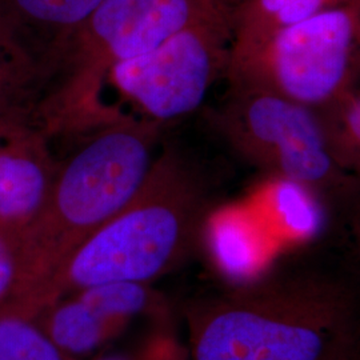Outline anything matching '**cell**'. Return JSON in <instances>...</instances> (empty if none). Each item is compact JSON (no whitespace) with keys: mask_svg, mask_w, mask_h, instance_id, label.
<instances>
[{"mask_svg":"<svg viewBox=\"0 0 360 360\" xmlns=\"http://www.w3.org/2000/svg\"><path fill=\"white\" fill-rule=\"evenodd\" d=\"M318 112L342 167L360 174V91H349L340 101Z\"/></svg>","mask_w":360,"mask_h":360,"instance_id":"14","label":"cell"},{"mask_svg":"<svg viewBox=\"0 0 360 360\" xmlns=\"http://www.w3.org/2000/svg\"><path fill=\"white\" fill-rule=\"evenodd\" d=\"M99 360H126V359H123V358H115V356H114V358H104V359H99Z\"/></svg>","mask_w":360,"mask_h":360,"instance_id":"20","label":"cell"},{"mask_svg":"<svg viewBox=\"0 0 360 360\" xmlns=\"http://www.w3.org/2000/svg\"><path fill=\"white\" fill-rule=\"evenodd\" d=\"M162 124L116 114L91 129L59 163L51 191L32 224V243L47 260L65 262L141 191L158 158Z\"/></svg>","mask_w":360,"mask_h":360,"instance_id":"3","label":"cell"},{"mask_svg":"<svg viewBox=\"0 0 360 360\" xmlns=\"http://www.w3.org/2000/svg\"><path fill=\"white\" fill-rule=\"evenodd\" d=\"M210 245L217 263L235 281H251L264 270L279 245L263 220L243 210H227L210 224Z\"/></svg>","mask_w":360,"mask_h":360,"instance_id":"10","label":"cell"},{"mask_svg":"<svg viewBox=\"0 0 360 360\" xmlns=\"http://www.w3.org/2000/svg\"><path fill=\"white\" fill-rule=\"evenodd\" d=\"M80 300L104 321L139 312L147 295L141 283H107L86 288Z\"/></svg>","mask_w":360,"mask_h":360,"instance_id":"17","label":"cell"},{"mask_svg":"<svg viewBox=\"0 0 360 360\" xmlns=\"http://www.w3.org/2000/svg\"><path fill=\"white\" fill-rule=\"evenodd\" d=\"M236 4L223 0L153 51L114 67L108 77L147 119L163 124L191 114L227 72Z\"/></svg>","mask_w":360,"mask_h":360,"instance_id":"7","label":"cell"},{"mask_svg":"<svg viewBox=\"0 0 360 360\" xmlns=\"http://www.w3.org/2000/svg\"><path fill=\"white\" fill-rule=\"evenodd\" d=\"M223 0H103L58 47L41 110L51 138L95 129L116 114L101 104L112 68L153 51Z\"/></svg>","mask_w":360,"mask_h":360,"instance_id":"1","label":"cell"},{"mask_svg":"<svg viewBox=\"0 0 360 360\" xmlns=\"http://www.w3.org/2000/svg\"><path fill=\"white\" fill-rule=\"evenodd\" d=\"M103 322L82 300L68 303L52 318L51 340L56 347L71 354H87L99 345Z\"/></svg>","mask_w":360,"mask_h":360,"instance_id":"15","label":"cell"},{"mask_svg":"<svg viewBox=\"0 0 360 360\" xmlns=\"http://www.w3.org/2000/svg\"><path fill=\"white\" fill-rule=\"evenodd\" d=\"M0 360H62L56 345L34 326L15 318L0 321Z\"/></svg>","mask_w":360,"mask_h":360,"instance_id":"16","label":"cell"},{"mask_svg":"<svg viewBox=\"0 0 360 360\" xmlns=\"http://www.w3.org/2000/svg\"><path fill=\"white\" fill-rule=\"evenodd\" d=\"M360 70V0L281 28L231 56L227 75L321 111L354 90Z\"/></svg>","mask_w":360,"mask_h":360,"instance_id":"5","label":"cell"},{"mask_svg":"<svg viewBox=\"0 0 360 360\" xmlns=\"http://www.w3.org/2000/svg\"><path fill=\"white\" fill-rule=\"evenodd\" d=\"M172 150L158 155L132 202L65 259L72 283H142L163 270L190 239L200 186Z\"/></svg>","mask_w":360,"mask_h":360,"instance_id":"4","label":"cell"},{"mask_svg":"<svg viewBox=\"0 0 360 360\" xmlns=\"http://www.w3.org/2000/svg\"><path fill=\"white\" fill-rule=\"evenodd\" d=\"M321 360H360V338L343 347L338 348Z\"/></svg>","mask_w":360,"mask_h":360,"instance_id":"19","label":"cell"},{"mask_svg":"<svg viewBox=\"0 0 360 360\" xmlns=\"http://www.w3.org/2000/svg\"><path fill=\"white\" fill-rule=\"evenodd\" d=\"M215 124L239 154L272 178L294 180L318 193L347 176L319 112L276 94L231 83Z\"/></svg>","mask_w":360,"mask_h":360,"instance_id":"6","label":"cell"},{"mask_svg":"<svg viewBox=\"0 0 360 360\" xmlns=\"http://www.w3.org/2000/svg\"><path fill=\"white\" fill-rule=\"evenodd\" d=\"M13 278V260L6 242L0 236V296L3 295Z\"/></svg>","mask_w":360,"mask_h":360,"instance_id":"18","label":"cell"},{"mask_svg":"<svg viewBox=\"0 0 360 360\" xmlns=\"http://www.w3.org/2000/svg\"><path fill=\"white\" fill-rule=\"evenodd\" d=\"M259 218L279 245L314 239L326 220L318 193L294 180L270 176L259 195Z\"/></svg>","mask_w":360,"mask_h":360,"instance_id":"12","label":"cell"},{"mask_svg":"<svg viewBox=\"0 0 360 360\" xmlns=\"http://www.w3.org/2000/svg\"><path fill=\"white\" fill-rule=\"evenodd\" d=\"M34 127L0 131V221L30 224L51 191L59 163Z\"/></svg>","mask_w":360,"mask_h":360,"instance_id":"8","label":"cell"},{"mask_svg":"<svg viewBox=\"0 0 360 360\" xmlns=\"http://www.w3.org/2000/svg\"><path fill=\"white\" fill-rule=\"evenodd\" d=\"M51 77V62L0 18V131L41 129Z\"/></svg>","mask_w":360,"mask_h":360,"instance_id":"9","label":"cell"},{"mask_svg":"<svg viewBox=\"0 0 360 360\" xmlns=\"http://www.w3.org/2000/svg\"><path fill=\"white\" fill-rule=\"evenodd\" d=\"M351 1L354 0H238L231 56L252 50L281 28Z\"/></svg>","mask_w":360,"mask_h":360,"instance_id":"13","label":"cell"},{"mask_svg":"<svg viewBox=\"0 0 360 360\" xmlns=\"http://www.w3.org/2000/svg\"><path fill=\"white\" fill-rule=\"evenodd\" d=\"M347 287L315 276L267 285L219 309L200 328L195 360H321L360 338Z\"/></svg>","mask_w":360,"mask_h":360,"instance_id":"2","label":"cell"},{"mask_svg":"<svg viewBox=\"0 0 360 360\" xmlns=\"http://www.w3.org/2000/svg\"><path fill=\"white\" fill-rule=\"evenodd\" d=\"M103 0H0V18L43 53H53Z\"/></svg>","mask_w":360,"mask_h":360,"instance_id":"11","label":"cell"}]
</instances>
